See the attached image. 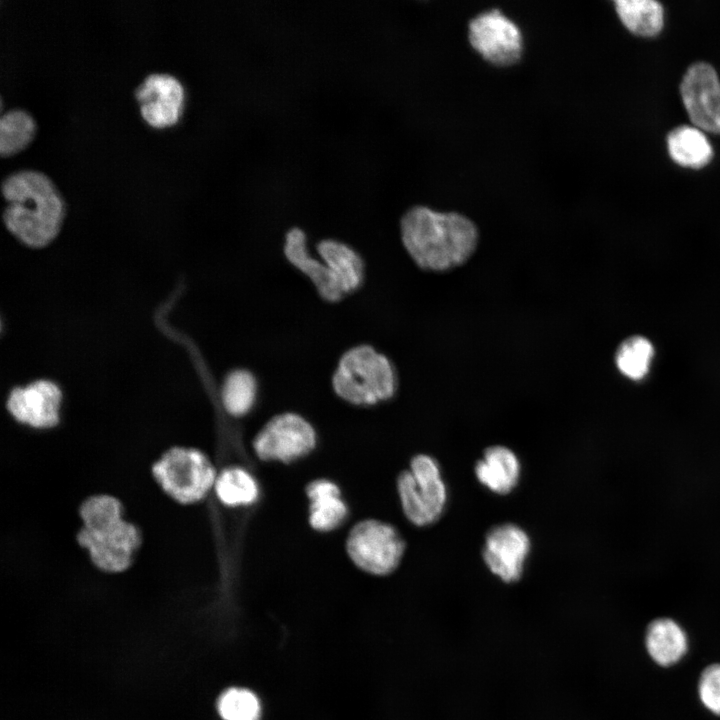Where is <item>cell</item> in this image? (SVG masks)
<instances>
[{
	"mask_svg": "<svg viewBox=\"0 0 720 720\" xmlns=\"http://www.w3.org/2000/svg\"><path fill=\"white\" fill-rule=\"evenodd\" d=\"M402 244L422 270L445 272L466 263L477 249L479 233L468 217L426 206L408 209L400 221Z\"/></svg>",
	"mask_w": 720,
	"mask_h": 720,
	"instance_id": "cell-1",
	"label": "cell"
},
{
	"mask_svg": "<svg viewBox=\"0 0 720 720\" xmlns=\"http://www.w3.org/2000/svg\"><path fill=\"white\" fill-rule=\"evenodd\" d=\"M7 206L6 227L27 245L39 247L58 233L64 217V203L53 181L35 169L8 174L1 183Z\"/></svg>",
	"mask_w": 720,
	"mask_h": 720,
	"instance_id": "cell-2",
	"label": "cell"
},
{
	"mask_svg": "<svg viewBox=\"0 0 720 720\" xmlns=\"http://www.w3.org/2000/svg\"><path fill=\"white\" fill-rule=\"evenodd\" d=\"M331 385L342 400L371 406L391 399L398 386L391 360L369 344L347 349L339 358Z\"/></svg>",
	"mask_w": 720,
	"mask_h": 720,
	"instance_id": "cell-3",
	"label": "cell"
},
{
	"mask_svg": "<svg viewBox=\"0 0 720 720\" xmlns=\"http://www.w3.org/2000/svg\"><path fill=\"white\" fill-rule=\"evenodd\" d=\"M152 474L160 488L182 504L205 498L217 478L209 458L202 451L188 447L167 450L154 463Z\"/></svg>",
	"mask_w": 720,
	"mask_h": 720,
	"instance_id": "cell-4",
	"label": "cell"
},
{
	"mask_svg": "<svg viewBox=\"0 0 720 720\" xmlns=\"http://www.w3.org/2000/svg\"><path fill=\"white\" fill-rule=\"evenodd\" d=\"M397 491L406 518L416 526L436 522L447 503V488L437 461L425 454L411 459L397 479Z\"/></svg>",
	"mask_w": 720,
	"mask_h": 720,
	"instance_id": "cell-5",
	"label": "cell"
},
{
	"mask_svg": "<svg viewBox=\"0 0 720 720\" xmlns=\"http://www.w3.org/2000/svg\"><path fill=\"white\" fill-rule=\"evenodd\" d=\"M77 540L97 568L119 573L131 565L141 544V533L123 515H110L83 524Z\"/></svg>",
	"mask_w": 720,
	"mask_h": 720,
	"instance_id": "cell-6",
	"label": "cell"
},
{
	"mask_svg": "<svg viewBox=\"0 0 720 720\" xmlns=\"http://www.w3.org/2000/svg\"><path fill=\"white\" fill-rule=\"evenodd\" d=\"M346 550L359 569L372 575L385 576L399 566L405 542L393 525L366 519L356 523L349 531Z\"/></svg>",
	"mask_w": 720,
	"mask_h": 720,
	"instance_id": "cell-7",
	"label": "cell"
},
{
	"mask_svg": "<svg viewBox=\"0 0 720 720\" xmlns=\"http://www.w3.org/2000/svg\"><path fill=\"white\" fill-rule=\"evenodd\" d=\"M316 432L309 421L294 412L272 417L253 440V449L263 461L291 462L308 455L315 447Z\"/></svg>",
	"mask_w": 720,
	"mask_h": 720,
	"instance_id": "cell-8",
	"label": "cell"
},
{
	"mask_svg": "<svg viewBox=\"0 0 720 720\" xmlns=\"http://www.w3.org/2000/svg\"><path fill=\"white\" fill-rule=\"evenodd\" d=\"M468 39L486 61L497 66L516 63L523 50L520 29L497 9L483 12L469 22Z\"/></svg>",
	"mask_w": 720,
	"mask_h": 720,
	"instance_id": "cell-9",
	"label": "cell"
},
{
	"mask_svg": "<svg viewBox=\"0 0 720 720\" xmlns=\"http://www.w3.org/2000/svg\"><path fill=\"white\" fill-rule=\"evenodd\" d=\"M680 93L695 127L720 134V81L713 66L692 64L682 78Z\"/></svg>",
	"mask_w": 720,
	"mask_h": 720,
	"instance_id": "cell-10",
	"label": "cell"
},
{
	"mask_svg": "<svg viewBox=\"0 0 720 720\" xmlns=\"http://www.w3.org/2000/svg\"><path fill=\"white\" fill-rule=\"evenodd\" d=\"M134 96L142 118L153 128L176 124L184 110V86L169 73L148 74L135 88Z\"/></svg>",
	"mask_w": 720,
	"mask_h": 720,
	"instance_id": "cell-11",
	"label": "cell"
},
{
	"mask_svg": "<svg viewBox=\"0 0 720 720\" xmlns=\"http://www.w3.org/2000/svg\"><path fill=\"white\" fill-rule=\"evenodd\" d=\"M528 534L512 523L493 527L486 535L483 559L490 572L502 582L518 581L530 552Z\"/></svg>",
	"mask_w": 720,
	"mask_h": 720,
	"instance_id": "cell-12",
	"label": "cell"
},
{
	"mask_svg": "<svg viewBox=\"0 0 720 720\" xmlns=\"http://www.w3.org/2000/svg\"><path fill=\"white\" fill-rule=\"evenodd\" d=\"M61 391L52 382L37 381L14 389L7 402L10 414L19 422L38 429L57 425Z\"/></svg>",
	"mask_w": 720,
	"mask_h": 720,
	"instance_id": "cell-13",
	"label": "cell"
},
{
	"mask_svg": "<svg viewBox=\"0 0 720 720\" xmlns=\"http://www.w3.org/2000/svg\"><path fill=\"white\" fill-rule=\"evenodd\" d=\"M283 251L290 264L311 280L321 298L337 302L344 297L323 261L309 253L306 234L302 229L293 227L287 231Z\"/></svg>",
	"mask_w": 720,
	"mask_h": 720,
	"instance_id": "cell-14",
	"label": "cell"
},
{
	"mask_svg": "<svg viewBox=\"0 0 720 720\" xmlns=\"http://www.w3.org/2000/svg\"><path fill=\"white\" fill-rule=\"evenodd\" d=\"M315 249L344 296L361 286L364 261L354 248L336 239H323L316 244Z\"/></svg>",
	"mask_w": 720,
	"mask_h": 720,
	"instance_id": "cell-15",
	"label": "cell"
},
{
	"mask_svg": "<svg viewBox=\"0 0 720 720\" xmlns=\"http://www.w3.org/2000/svg\"><path fill=\"white\" fill-rule=\"evenodd\" d=\"M306 494L310 501L309 523L313 529L329 532L346 520L348 507L335 482L328 479L314 480L306 487Z\"/></svg>",
	"mask_w": 720,
	"mask_h": 720,
	"instance_id": "cell-16",
	"label": "cell"
},
{
	"mask_svg": "<svg viewBox=\"0 0 720 720\" xmlns=\"http://www.w3.org/2000/svg\"><path fill=\"white\" fill-rule=\"evenodd\" d=\"M521 464L508 447L496 445L485 450L475 465L477 480L493 493H510L518 484Z\"/></svg>",
	"mask_w": 720,
	"mask_h": 720,
	"instance_id": "cell-17",
	"label": "cell"
},
{
	"mask_svg": "<svg viewBox=\"0 0 720 720\" xmlns=\"http://www.w3.org/2000/svg\"><path fill=\"white\" fill-rule=\"evenodd\" d=\"M645 642L649 655L661 666L678 662L688 646L684 630L668 618L656 619L648 625Z\"/></svg>",
	"mask_w": 720,
	"mask_h": 720,
	"instance_id": "cell-18",
	"label": "cell"
},
{
	"mask_svg": "<svg viewBox=\"0 0 720 720\" xmlns=\"http://www.w3.org/2000/svg\"><path fill=\"white\" fill-rule=\"evenodd\" d=\"M667 148L674 162L699 169L713 157V149L705 134L697 127L682 125L667 135Z\"/></svg>",
	"mask_w": 720,
	"mask_h": 720,
	"instance_id": "cell-19",
	"label": "cell"
},
{
	"mask_svg": "<svg viewBox=\"0 0 720 720\" xmlns=\"http://www.w3.org/2000/svg\"><path fill=\"white\" fill-rule=\"evenodd\" d=\"M615 9L624 26L636 35L655 36L663 27L664 11L657 1L618 0Z\"/></svg>",
	"mask_w": 720,
	"mask_h": 720,
	"instance_id": "cell-20",
	"label": "cell"
},
{
	"mask_svg": "<svg viewBox=\"0 0 720 720\" xmlns=\"http://www.w3.org/2000/svg\"><path fill=\"white\" fill-rule=\"evenodd\" d=\"M218 499L226 506L250 505L259 496V486L255 478L241 467L223 470L214 485Z\"/></svg>",
	"mask_w": 720,
	"mask_h": 720,
	"instance_id": "cell-21",
	"label": "cell"
},
{
	"mask_svg": "<svg viewBox=\"0 0 720 720\" xmlns=\"http://www.w3.org/2000/svg\"><path fill=\"white\" fill-rule=\"evenodd\" d=\"M36 122L33 116L22 108H12L0 117V154L11 156L24 149L33 139Z\"/></svg>",
	"mask_w": 720,
	"mask_h": 720,
	"instance_id": "cell-22",
	"label": "cell"
},
{
	"mask_svg": "<svg viewBox=\"0 0 720 720\" xmlns=\"http://www.w3.org/2000/svg\"><path fill=\"white\" fill-rule=\"evenodd\" d=\"M654 357V347L643 336L625 339L615 353V364L619 372L633 381H639L649 373Z\"/></svg>",
	"mask_w": 720,
	"mask_h": 720,
	"instance_id": "cell-23",
	"label": "cell"
},
{
	"mask_svg": "<svg viewBox=\"0 0 720 720\" xmlns=\"http://www.w3.org/2000/svg\"><path fill=\"white\" fill-rule=\"evenodd\" d=\"M256 395L257 382L251 371L240 368L226 376L222 387V401L230 415L247 414L255 404Z\"/></svg>",
	"mask_w": 720,
	"mask_h": 720,
	"instance_id": "cell-24",
	"label": "cell"
},
{
	"mask_svg": "<svg viewBox=\"0 0 720 720\" xmlns=\"http://www.w3.org/2000/svg\"><path fill=\"white\" fill-rule=\"evenodd\" d=\"M216 710L222 720H262L263 715L259 696L243 686L223 690L216 700Z\"/></svg>",
	"mask_w": 720,
	"mask_h": 720,
	"instance_id": "cell-25",
	"label": "cell"
},
{
	"mask_svg": "<svg viewBox=\"0 0 720 720\" xmlns=\"http://www.w3.org/2000/svg\"><path fill=\"white\" fill-rule=\"evenodd\" d=\"M698 692L704 706L720 715V664H712L704 669L699 679Z\"/></svg>",
	"mask_w": 720,
	"mask_h": 720,
	"instance_id": "cell-26",
	"label": "cell"
}]
</instances>
